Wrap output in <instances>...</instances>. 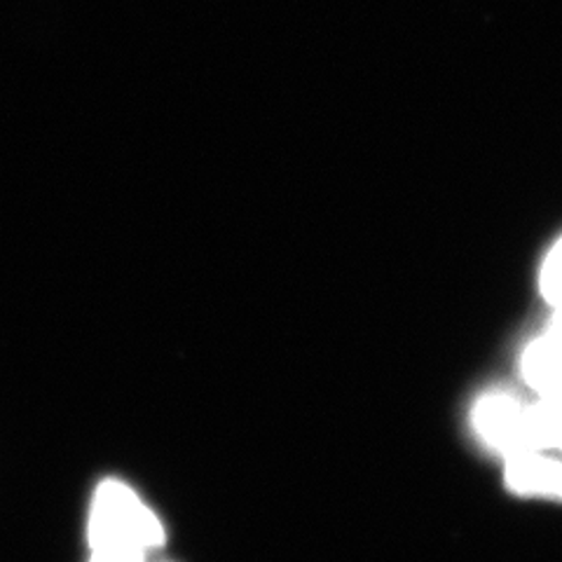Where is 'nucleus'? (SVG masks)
<instances>
[{
  "mask_svg": "<svg viewBox=\"0 0 562 562\" xmlns=\"http://www.w3.org/2000/svg\"><path fill=\"white\" fill-rule=\"evenodd\" d=\"M92 555H146L162 549L167 532L162 520L122 481H101L87 525Z\"/></svg>",
  "mask_w": 562,
  "mask_h": 562,
  "instance_id": "obj_1",
  "label": "nucleus"
},
{
  "mask_svg": "<svg viewBox=\"0 0 562 562\" xmlns=\"http://www.w3.org/2000/svg\"><path fill=\"white\" fill-rule=\"evenodd\" d=\"M469 425L476 441L492 454L514 457L537 450L530 422V403L506 390H490L473 401Z\"/></svg>",
  "mask_w": 562,
  "mask_h": 562,
  "instance_id": "obj_2",
  "label": "nucleus"
},
{
  "mask_svg": "<svg viewBox=\"0 0 562 562\" xmlns=\"http://www.w3.org/2000/svg\"><path fill=\"white\" fill-rule=\"evenodd\" d=\"M504 485L516 497L562 504V454L525 450L504 460Z\"/></svg>",
  "mask_w": 562,
  "mask_h": 562,
  "instance_id": "obj_3",
  "label": "nucleus"
},
{
  "mask_svg": "<svg viewBox=\"0 0 562 562\" xmlns=\"http://www.w3.org/2000/svg\"><path fill=\"white\" fill-rule=\"evenodd\" d=\"M530 422L537 450L562 454V392L537 396L530 403Z\"/></svg>",
  "mask_w": 562,
  "mask_h": 562,
  "instance_id": "obj_4",
  "label": "nucleus"
},
{
  "mask_svg": "<svg viewBox=\"0 0 562 562\" xmlns=\"http://www.w3.org/2000/svg\"><path fill=\"white\" fill-rule=\"evenodd\" d=\"M539 293L553 310L562 307V237L551 246L539 270Z\"/></svg>",
  "mask_w": 562,
  "mask_h": 562,
  "instance_id": "obj_5",
  "label": "nucleus"
}]
</instances>
